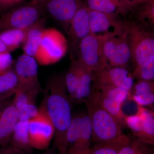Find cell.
<instances>
[{"label":"cell","instance_id":"1","mask_svg":"<svg viewBox=\"0 0 154 154\" xmlns=\"http://www.w3.org/2000/svg\"><path fill=\"white\" fill-rule=\"evenodd\" d=\"M44 104L54 128L55 143L58 154H67L66 133L71 122L72 100L68 93L65 78L56 75L50 79Z\"/></svg>","mask_w":154,"mask_h":154},{"label":"cell","instance_id":"2","mask_svg":"<svg viewBox=\"0 0 154 154\" xmlns=\"http://www.w3.org/2000/svg\"><path fill=\"white\" fill-rule=\"evenodd\" d=\"M95 143L117 138L123 134L122 127L102 105L99 86L94 87L85 102Z\"/></svg>","mask_w":154,"mask_h":154},{"label":"cell","instance_id":"3","mask_svg":"<svg viewBox=\"0 0 154 154\" xmlns=\"http://www.w3.org/2000/svg\"><path fill=\"white\" fill-rule=\"evenodd\" d=\"M134 68L141 66L154 57V36L152 30L134 20L125 26Z\"/></svg>","mask_w":154,"mask_h":154},{"label":"cell","instance_id":"4","mask_svg":"<svg viewBox=\"0 0 154 154\" xmlns=\"http://www.w3.org/2000/svg\"><path fill=\"white\" fill-rule=\"evenodd\" d=\"M45 13V1L31 0L1 14L0 32L14 28L30 27Z\"/></svg>","mask_w":154,"mask_h":154},{"label":"cell","instance_id":"5","mask_svg":"<svg viewBox=\"0 0 154 154\" xmlns=\"http://www.w3.org/2000/svg\"><path fill=\"white\" fill-rule=\"evenodd\" d=\"M68 45V41L60 31L54 28L45 29L35 59L42 66L55 63L66 55Z\"/></svg>","mask_w":154,"mask_h":154},{"label":"cell","instance_id":"6","mask_svg":"<svg viewBox=\"0 0 154 154\" xmlns=\"http://www.w3.org/2000/svg\"><path fill=\"white\" fill-rule=\"evenodd\" d=\"M111 36H98L90 33L79 43L78 59L89 68L95 76L109 65L103 54V47L105 40Z\"/></svg>","mask_w":154,"mask_h":154},{"label":"cell","instance_id":"7","mask_svg":"<svg viewBox=\"0 0 154 154\" xmlns=\"http://www.w3.org/2000/svg\"><path fill=\"white\" fill-rule=\"evenodd\" d=\"M68 149L85 152L90 148L92 142V129L88 113L72 116L66 133Z\"/></svg>","mask_w":154,"mask_h":154},{"label":"cell","instance_id":"8","mask_svg":"<svg viewBox=\"0 0 154 154\" xmlns=\"http://www.w3.org/2000/svg\"><path fill=\"white\" fill-rule=\"evenodd\" d=\"M29 121V135L32 148L47 149L54 136V128L45 105L38 109L37 115Z\"/></svg>","mask_w":154,"mask_h":154},{"label":"cell","instance_id":"9","mask_svg":"<svg viewBox=\"0 0 154 154\" xmlns=\"http://www.w3.org/2000/svg\"><path fill=\"white\" fill-rule=\"evenodd\" d=\"M103 51L109 65L128 69L131 62V55L125 28L121 33L105 40Z\"/></svg>","mask_w":154,"mask_h":154},{"label":"cell","instance_id":"10","mask_svg":"<svg viewBox=\"0 0 154 154\" xmlns=\"http://www.w3.org/2000/svg\"><path fill=\"white\" fill-rule=\"evenodd\" d=\"M125 125L132 131L134 138L152 145H154V116L152 111L138 105L134 115L126 116Z\"/></svg>","mask_w":154,"mask_h":154},{"label":"cell","instance_id":"11","mask_svg":"<svg viewBox=\"0 0 154 154\" xmlns=\"http://www.w3.org/2000/svg\"><path fill=\"white\" fill-rule=\"evenodd\" d=\"M117 15L105 14L88 9L90 33L95 36H113L121 33L125 28V20Z\"/></svg>","mask_w":154,"mask_h":154},{"label":"cell","instance_id":"12","mask_svg":"<svg viewBox=\"0 0 154 154\" xmlns=\"http://www.w3.org/2000/svg\"><path fill=\"white\" fill-rule=\"evenodd\" d=\"M102 105L105 109L118 122L121 127L125 126V115L122 107L124 101L131 99V93L119 87L111 86L99 87Z\"/></svg>","mask_w":154,"mask_h":154},{"label":"cell","instance_id":"13","mask_svg":"<svg viewBox=\"0 0 154 154\" xmlns=\"http://www.w3.org/2000/svg\"><path fill=\"white\" fill-rule=\"evenodd\" d=\"M14 71L19 80V89H41L38 79V63L35 58L24 54L20 56L15 64Z\"/></svg>","mask_w":154,"mask_h":154},{"label":"cell","instance_id":"14","mask_svg":"<svg viewBox=\"0 0 154 154\" xmlns=\"http://www.w3.org/2000/svg\"><path fill=\"white\" fill-rule=\"evenodd\" d=\"M66 33L68 36L71 52H77L80 41L90 33L88 8L85 2L72 18Z\"/></svg>","mask_w":154,"mask_h":154},{"label":"cell","instance_id":"15","mask_svg":"<svg viewBox=\"0 0 154 154\" xmlns=\"http://www.w3.org/2000/svg\"><path fill=\"white\" fill-rule=\"evenodd\" d=\"M98 86H111L123 88L131 93L134 84L128 69L108 65L95 75Z\"/></svg>","mask_w":154,"mask_h":154},{"label":"cell","instance_id":"16","mask_svg":"<svg viewBox=\"0 0 154 154\" xmlns=\"http://www.w3.org/2000/svg\"><path fill=\"white\" fill-rule=\"evenodd\" d=\"M84 2V0H45V12L62 25L66 32L71 20Z\"/></svg>","mask_w":154,"mask_h":154},{"label":"cell","instance_id":"17","mask_svg":"<svg viewBox=\"0 0 154 154\" xmlns=\"http://www.w3.org/2000/svg\"><path fill=\"white\" fill-rule=\"evenodd\" d=\"M88 9L105 14L125 16L142 2L131 0H84Z\"/></svg>","mask_w":154,"mask_h":154},{"label":"cell","instance_id":"18","mask_svg":"<svg viewBox=\"0 0 154 154\" xmlns=\"http://www.w3.org/2000/svg\"><path fill=\"white\" fill-rule=\"evenodd\" d=\"M19 121L18 110L13 102L6 106L0 118V146L8 145Z\"/></svg>","mask_w":154,"mask_h":154},{"label":"cell","instance_id":"19","mask_svg":"<svg viewBox=\"0 0 154 154\" xmlns=\"http://www.w3.org/2000/svg\"><path fill=\"white\" fill-rule=\"evenodd\" d=\"M45 18L42 17L28 28L22 45L24 54L35 57L45 29Z\"/></svg>","mask_w":154,"mask_h":154},{"label":"cell","instance_id":"20","mask_svg":"<svg viewBox=\"0 0 154 154\" xmlns=\"http://www.w3.org/2000/svg\"><path fill=\"white\" fill-rule=\"evenodd\" d=\"M82 64L79 84L72 101L76 103H85L93 88L98 86L93 72L82 63Z\"/></svg>","mask_w":154,"mask_h":154},{"label":"cell","instance_id":"21","mask_svg":"<svg viewBox=\"0 0 154 154\" xmlns=\"http://www.w3.org/2000/svg\"><path fill=\"white\" fill-rule=\"evenodd\" d=\"M131 99L139 106H151L154 103V83L152 81L138 80L134 84Z\"/></svg>","mask_w":154,"mask_h":154},{"label":"cell","instance_id":"22","mask_svg":"<svg viewBox=\"0 0 154 154\" xmlns=\"http://www.w3.org/2000/svg\"><path fill=\"white\" fill-rule=\"evenodd\" d=\"M29 120L18 121L10 142V145L21 154L32 148L29 138Z\"/></svg>","mask_w":154,"mask_h":154},{"label":"cell","instance_id":"23","mask_svg":"<svg viewBox=\"0 0 154 154\" xmlns=\"http://www.w3.org/2000/svg\"><path fill=\"white\" fill-rule=\"evenodd\" d=\"M131 139L129 136L123 134L112 140L95 143L85 152H79L82 154H118L122 148L129 143Z\"/></svg>","mask_w":154,"mask_h":154},{"label":"cell","instance_id":"24","mask_svg":"<svg viewBox=\"0 0 154 154\" xmlns=\"http://www.w3.org/2000/svg\"><path fill=\"white\" fill-rule=\"evenodd\" d=\"M129 14L133 15L134 21L152 30L154 25V0H148L138 4Z\"/></svg>","mask_w":154,"mask_h":154},{"label":"cell","instance_id":"25","mask_svg":"<svg viewBox=\"0 0 154 154\" xmlns=\"http://www.w3.org/2000/svg\"><path fill=\"white\" fill-rule=\"evenodd\" d=\"M29 27L8 29L0 32V39L9 52L14 51L22 45Z\"/></svg>","mask_w":154,"mask_h":154},{"label":"cell","instance_id":"26","mask_svg":"<svg viewBox=\"0 0 154 154\" xmlns=\"http://www.w3.org/2000/svg\"><path fill=\"white\" fill-rule=\"evenodd\" d=\"M19 88L18 78L12 68L0 75V99L6 100L14 95Z\"/></svg>","mask_w":154,"mask_h":154},{"label":"cell","instance_id":"27","mask_svg":"<svg viewBox=\"0 0 154 154\" xmlns=\"http://www.w3.org/2000/svg\"><path fill=\"white\" fill-rule=\"evenodd\" d=\"M82 66V63L78 59H75L72 58L69 68L66 76L65 77L67 90L72 101L74 97L78 87Z\"/></svg>","mask_w":154,"mask_h":154},{"label":"cell","instance_id":"28","mask_svg":"<svg viewBox=\"0 0 154 154\" xmlns=\"http://www.w3.org/2000/svg\"><path fill=\"white\" fill-rule=\"evenodd\" d=\"M152 146L135 138H131L129 143L122 147L118 154H154Z\"/></svg>","mask_w":154,"mask_h":154},{"label":"cell","instance_id":"29","mask_svg":"<svg viewBox=\"0 0 154 154\" xmlns=\"http://www.w3.org/2000/svg\"><path fill=\"white\" fill-rule=\"evenodd\" d=\"M40 90L41 89L25 90L19 88L15 94V99L13 103L17 109L26 104H34L35 98Z\"/></svg>","mask_w":154,"mask_h":154},{"label":"cell","instance_id":"30","mask_svg":"<svg viewBox=\"0 0 154 154\" xmlns=\"http://www.w3.org/2000/svg\"><path fill=\"white\" fill-rule=\"evenodd\" d=\"M132 75L134 79L153 82L154 57L144 64L134 68Z\"/></svg>","mask_w":154,"mask_h":154},{"label":"cell","instance_id":"31","mask_svg":"<svg viewBox=\"0 0 154 154\" xmlns=\"http://www.w3.org/2000/svg\"><path fill=\"white\" fill-rule=\"evenodd\" d=\"M17 110L19 115V121H28L35 117L38 112V109L33 103L23 105Z\"/></svg>","mask_w":154,"mask_h":154},{"label":"cell","instance_id":"32","mask_svg":"<svg viewBox=\"0 0 154 154\" xmlns=\"http://www.w3.org/2000/svg\"><path fill=\"white\" fill-rule=\"evenodd\" d=\"M13 60L11 53H0V75L12 68Z\"/></svg>","mask_w":154,"mask_h":154},{"label":"cell","instance_id":"33","mask_svg":"<svg viewBox=\"0 0 154 154\" xmlns=\"http://www.w3.org/2000/svg\"><path fill=\"white\" fill-rule=\"evenodd\" d=\"M2 147L0 149V154H21L10 144Z\"/></svg>","mask_w":154,"mask_h":154},{"label":"cell","instance_id":"34","mask_svg":"<svg viewBox=\"0 0 154 154\" xmlns=\"http://www.w3.org/2000/svg\"><path fill=\"white\" fill-rule=\"evenodd\" d=\"M12 8L10 0H0V13L1 14Z\"/></svg>","mask_w":154,"mask_h":154},{"label":"cell","instance_id":"35","mask_svg":"<svg viewBox=\"0 0 154 154\" xmlns=\"http://www.w3.org/2000/svg\"><path fill=\"white\" fill-rule=\"evenodd\" d=\"M6 52H10L8 48L6 47V45L3 43V42L1 40V39H0V53Z\"/></svg>","mask_w":154,"mask_h":154},{"label":"cell","instance_id":"36","mask_svg":"<svg viewBox=\"0 0 154 154\" xmlns=\"http://www.w3.org/2000/svg\"><path fill=\"white\" fill-rule=\"evenodd\" d=\"M10 1L12 7V8H13L16 6L21 5V3L24 0H10Z\"/></svg>","mask_w":154,"mask_h":154},{"label":"cell","instance_id":"37","mask_svg":"<svg viewBox=\"0 0 154 154\" xmlns=\"http://www.w3.org/2000/svg\"><path fill=\"white\" fill-rule=\"evenodd\" d=\"M5 100L0 99V118L5 107H6Z\"/></svg>","mask_w":154,"mask_h":154},{"label":"cell","instance_id":"38","mask_svg":"<svg viewBox=\"0 0 154 154\" xmlns=\"http://www.w3.org/2000/svg\"><path fill=\"white\" fill-rule=\"evenodd\" d=\"M67 154H82L79 152L76 151L72 149H68V150Z\"/></svg>","mask_w":154,"mask_h":154},{"label":"cell","instance_id":"39","mask_svg":"<svg viewBox=\"0 0 154 154\" xmlns=\"http://www.w3.org/2000/svg\"><path fill=\"white\" fill-rule=\"evenodd\" d=\"M131 1H136V2H143L148 1V0H131Z\"/></svg>","mask_w":154,"mask_h":154},{"label":"cell","instance_id":"40","mask_svg":"<svg viewBox=\"0 0 154 154\" xmlns=\"http://www.w3.org/2000/svg\"><path fill=\"white\" fill-rule=\"evenodd\" d=\"M43 1H45V0H43Z\"/></svg>","mask_w":154,"mask_h":154},{"label":"cell","instance_id":"41","mask_svg":"<svg viewBox=\"0 0 154 154\" xmlns=\"http://www.w3.org/2000/svg\"></svg>","mask_w":154,"mask_h":154}]
</instances>
